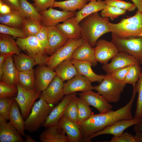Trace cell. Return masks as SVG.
I'll use <instances>...</instances> for the list:
<instances>
[{
    "mask_svg": "<svg viewBox=\"0 0 142 142\" xmlns=\"http://www.w3.org/2000/svg\"><path fill=\"white\" fill-rule=\"evenodd\" d=\"M136 94L133 93L130 100L124 106L115 111L111 110L97 114L92 113L87 119L80 123L83 137L81 142L119 121L133 119L131 110Z\"/></svg>",
    "mask_w": 142,
    "mask_h": 142,
    "instance_id": "obj_1",
    "label": "cell"
},
{
    "mask_svg": "<svg viewBox=\"0 0 142 142\" xmlns=\"http://www.w3.org/2000/svg\"><path fill=\"white\" fill-rule=\"evenodd\" d=\"M109 22L108 18L102 17L98 12L88 16L79 23L82 38L90 46L94 47L101 36L110 32Z\"/></svg>",
    "mask_w": 142,
    "mask_h": 142,
    "instance_id": "obj_2",
    "label": "cell"
},
{
    "mask_svg": "<svg viewBox=\"0 0 142 142\" xmlns=\"http://www.w3.org/2000/svg\"><path fill=\"white\" fill-rule=\"evenodd\" d=\"M110 32L121 38L142 37V13L138 11L134 16L121 19L117 23H109Z\"/></svg>",
    "mask_w": 142,
    "mask_h": 142,
    "instance_id": "obj_3",
    "label": "cell"
},
{
    "mask_svg": "<svg viewBox=\"0 0 142 142\" xmlns=\"http://www.w3.org/2000/svg\"><path fill=\"white\" fill-rule=\"evenodd\" d=\"M41 95L39 100L34 103L31 112L25 120V130L30 133L37 131L42 126L52 109Z\"/></svg>",
    "mask_w": 142,
    "mask_h": 142,
    "instance_id": "obj_4",
    "label": "cell"
},
{
    "mask_svg": "<svg viewBox=\"0 0 142 142\" xmlns=\"http://www.w3.org/2000/svg\"><path fill=\"white\" fill-rule=\"evenodd\" d=\"M127 84L124 81L117 80L106 74L102 82L94 87V89L109 103H116L119 100Z\"/></svg>",
    "mask_w": 142,
    "mask_h": 142,
    "instance_id": "obj_5",
    "label": "cell"
},
{
    "mask_svg": "<svg viewBox=\"0 0 142 142\" xmlns=\"http://www.w3.org/2000/svg\"><path fill=\"white\" fill-rule=\"evenodd\" d=\"M16 41L20 49L32 58L37 65H46L48 56L36 36L17 38Z\"/></svg>",
    "mask_w": 142,
    "mask_h": 142,
    "instance_id": "obj_6",
    "label": "cell"
},
{
    "mask_svg": "<svg viewBox=\"0 0 142 142\" xmlns=\"http://www.w3.org/2000/svg\"><path fill=\"white\" fill-rule=\"evenodd\" d=\"M84 41L82 38L69 39L64 46L53 54L47 57L46 61V65L54 70L62 62L67 59L72 58L75 50L81 45Z\"/></svg>",
    "mask_w": 142,
    "mask_h": 142,
    "instance_id": "obj_7",
    "label": "cell"
},
{
    "mask_svg": "<svg viewBox=\"0 0 142 142\" xmlns=\"http://www.w3.org/2000/svg\"><path fill=\"white\" fill-rule=\"evenodd\" d=\"M111 41L119 52L126 53L135 57L142 64V37L121 38L112 34Z\"/></svg>",
    "mask_w": 142,
    "mask_h": 142,
    "instance_id": "obj_8",
    "label": "cell"
},
{
    "mask_svg": "<svg viewBox=\"0 0 142 142\" xmlns=\"http://www.w3.org/2000/svg\"><path fill=\"white\" fill-rule=\"evenodd\" d=\"M17 87L18 93L14 98L19 106L23 119H26L29 114L35 100L41 96V91L36 88L32 90H27L19 83Z\"/></svg>",
    "mask_w": 142,
    "mask_h": 142,
    "instance_id": "obj_9",
    "label": "cell"
},
{
    "mask_svg": "<svg viewBox=\"0 0 142 142\" xmlns=\"http://www.w3.org/2000/svg\"><path fill=\"white\" fill-rule=\"evenodd\" d=\"M64 87L63 82L56 75L46 88L42 91V95L48 103L54 105L61 100L64 95Z\"/></svg>",
    "mask_w": 142,
    "mask_h": 142,
    "instance_id": "obj_10",
    "label": "cell"
},
{
    "mask_svg": "<svg viewBox=\"0 0 142 142\" xmlns=\"http://www.w3.org/2000/svg\"><path fill=\"white\" fill-rule=\"evenodd\" d=\"M95 48V55L97 62L103 64L108 63L119 52L115 45L111 42L100 39L96 43Z\"/></svg>",
    "mask_w": 142,
    "mask_h": 142,
    "instance_id": "obj_11",
    "label": "cell"
},
{
    "mask_svg": "<svg viewBox=\"0 0 142 142\" xmlns=\"http://www.w3.org/2000/svg\"><path fill=\"white\" fill-rule=\"evenodd\" d=\"M140 119L134 117L132 119L119 121L93 134L89 138L84 140L83 142H90L93 138L102 135L110 134L114 136H118L122 133L128 128L138 123Z\"/></svg>",
    "mask_w": 142,
    "mask_h": 142,
    "instance_id": "obj_12",
    "label": "cell"
},
{
    "mask_svg": "<svg viewBox=\"0 0 142 142\" xmlns=\"http://www.w3.org/2000/svg\"><path fill=\"white\" fill-rule=\"evenodd\" d=\"M137 64H139V62L134 57L126 53L119 52L111 59L109 63L103 64L102 69L106 74H110L117 69Z\"/></svg>",
    "mask_w": 142,
    "mask_h": 142,
    "instance_id": "obj_13",
    "label": "cell"
},
{
    "mask_svg": "<svg viewBox=\"0 0 142 142\" xmlns=\"http://www.w3.org/2000/svg\"><path fill=\"white\" fill-rule=\"evenodd\" d=\"M76 11H60L50 7L40 14L42 18L41 24L46 27L56 26L60 22H63L68 18L75 16Z\"/></svg>",
    "mask_w": 142,
    "mask_h": 142,
    "instance_id": "obj_14",
    "label": "cell"
},
{
    "mask_svg": "<svg viewBox=\"0 0 142 142\" xmlns=\"http://www.w3.org/2000/svg\"><path fill=\"white\" fill-rule=\"evenodd\" d=\"M91 83L85 77L78 74L64 83V95L77 92H85L94 89Z\"/></svg>",
    "mask_w": 142,
    "mask_h": 142,
    "instance_id": "obj_15",
    "label": "cell"
},
{
    "mask_svg": "<svg viewBox=\"0 0 142 142\" xmlns=\"http://www.w3.org/2000/svg\"><path fill=\"white\" fill-rule=\"evenodd\" d=\"M79 97L85 101L89 105L96 109L100 113L111 110L113 106L105 99L98 92L92 90L79 93Z\"/></svg>",
    "mask_w": 142,
    "mask_h": 142,
    "instance_id": "obj_16",
    "label": "cell"
},
{
    "mask_svg": "<svg viewBox=\"0 0 142 142\" xmlns=\"http://www.w3.org/2000/svg\"><path fill=\"white\" fill-rule=\"evenodd\" d=\"M35 88L42 91L56 76L54 70L47 65H38L34 70Z\"/></svg>",
    "mask_w": 142,
    "mask_h": 142,
    "instance_id": "obj_17",
    "label": "cell"
},
{
    "mask_svg": "<svg viewBox=\"0 0 142 142\" xmlns=\"http://www.w3.org/2000/svg\"><path fill=\"white\" fill-rule=\"evenodd\" d=\"M47 32L49 47L48 55L50 56L64 46L68 39L56 26L47 27Z\"/></svg>",
    "mask_w": 142,
    "mask_h": 142,
    "instance_id": "obj_18",
    "label": "cell"
},
{
    "mask_svg": "<svg viewBox=\"0 0 142 142\" xmlns=\"http://www.w3.org/2000/svg\"><path fill=\"white\" fill-rule=\"evenodd\" d=\"M77 94V92H74L66 95L62 101L52 109L42 126L47 128L57 124L63 115L69 102Z\"/></svg>",
    "mask_w": 142,
    "mask_h": 142,
    "instance_id": "obj_19",
    "label": "cell"
},
{
    "mask_svg": "<svg viewBox=\"0 0 142 142\" xmlns=\"http://www.w3.org/2000/svg\"><path fill=\"white\" fill-rule=\"evenodd\" d=\"M58 125L65 133L69 142H81L83 139L79 124L62 116L58 121Z\"/></svg>",
    "mask_w": 142,
    "mask_h": 142,
    "instance_id": "obj_20",
    "label": "cell"
},
{
    "mask_svg": "<svg viewBox=\"0 0 142 142\" xmlns=\"http://www.w3.org/2000/svg\"><path fill=\"white\" fill-rule=\"evenodd\" d=\"M19 72L14 65L13 55L8 56L3 64L0 82L17 86L19 82Z\"/></svg>",
    "mask_w": 142,
    "mask_h": 142,
    "instance_id": "obj_21",
    "label": "cell"
},
{
    "mask_svg": "<svg viewBox=\"0 0 142 142\" xmlns=\"http://www.w3.org/2000/svg\"><path fill=\"white\" fill-rule=\"evenodd\" d=\"M21 135L9 122L0 119V142H24Z\"/></svg>",
    "mask_w": 142,
    "mask_h": 142,
    "instance_id": "obj_22",
    "label": "cell"
},
{
    "mask_svg": "<svg viewBox=\"0 0 142 142\" xmlns=\"http://www.w3.org/2000/svg\"><path fill=\"white\" fill-rule=\"evenodd\" d=\"M56 26L68 39L82 38L81 27L76 21L75 16L68 18L62 23H59Z\"/></svg>",
    "mask_w": 142,
    "mask_h": 142,
    "instance_id": "obj_23",
    "label": "cell"
},
{
    "mask_svg": "<svg viewBox=\"0 0 142 142\" xmlns=\"http://www.w3.org/2000/svg\"><path fill=\"white\" fill-rule=\"evenodd\" d=\"M47 128L39 136L41 142H69L65 133L57 124Z\"/></svg>",
    "mask_w": 142,
    "mask_h": 142,
    "instance_id": "obj_24",
    "label": "cell"
},
{
    "mask_svg": "<svg viewBox=\"0 0 142 142\" xmlns=\"http://www.w3.org/2000/svg\"><path fill=\"white\" fill-rule=\"evenodd\" d=\"M72 61L78 73L85 77L91 82H97L100 83L104 78L105 75H98L93 71L91 68L92 65L90 62L73 58Z\"/></svg>",
    "mask_w": 142,
    "mask_h": 142,
    "instance_id": "obj_25",
    "label": "cell"
},
{
    "mask_svg": "<svg viewBox=\"0 0 142 142\" xmlns=\"http://www.w3.org/2000/svg\"><path fill=\"white\" fill-rule=\"evenodd\" d=\"M72 58L77 60L87 61L90 62L92 66L95 67L97 64L95 55V48L92 47L85 41L74 51Z\"/></svg>",
    "mask_w": 142,
    "mask_h": 142,
    "instance_id": "obj_26",
    "label": "cell"
},
{
    "mask_svg": "<svg viewBox=\"0 0 142 142\" xmlns=\"http://www.w3.org/2000/svg\"><path fill=\"white\" fill-rule=\"evenodd\" d=\"M72 59H68L62 62L54 70L56 75L63 82L69 80L78 74L72 62Z\"/></svg>",
    "mask_w": 142,
    "mask_h": 142,
    "instance_id": "obj_27",
    "label": "cell"
},
{
    "mask_svg": "<svg viewBox=\"0 0 142 142\" xmlns=\"http://www.w3.org/2000/svg\"><path fill=\"white\" fill-rule=\"evenodd\" d=\"M19 107L15 99L13 101L8 115L9 122L20 132L23 136H25L24 132L25 120L19 110Z\"/></svg>",
    "mask_w": 142,
    "mask_h": 142,
    "instance_id": "obj_28",
    "label": "cell"
},
{
    "mask_svg": "<svg viewBox=\"0 0 142 142\" xmlns=\"http://www.w3.org/2000/svg\"><path fill=\"white\" fill-rule=\"evenodd\" d=\"M26 17L25 15L19 12L12 10L8 14H0V22L9 26L22 28Z\"/></svg>",
    "mask_w": 142,
    "mask_h": 142,
    "instance_id": "obj_29",
    "label": "cell"
},
{
    "mask_svg": "<svg viewBox=\"0 0 142 142\" xmlns=\"http://www.w3.org/2000/svg\"><path fill=\"white\" fill-rule=\"evenodd\" d=\"M105 5L104 1L102 0L90 1L81 9L76 12L75 16L76 21L79 23L82 19L88 16L102 11Z\"/></svg>",
    "mask_w": 142,
    "mask_h": 142,
    "instance_id": "obj_30",
    "label": "cell"
},
{
    "mask_svg": "<svg viewBox=\"0 0 142 142\" xmlns=\"http://www.w3.org/2000/svg\"><path fill=\"white\" fill-rule=\"evenodd\" d=\"M21 52L16 41L9 35L0 34V54L9 55L19 54Z\"/></svg>",
    "mask_w": 142,
    "mask_h": 142,
    "instance_id": "obj_31",
    "label": "cell"
},
{
    "mask_svg": "<svg viewBox=\"0 0 142 142\" xmlns=\"http://www.w3.org/2000/svg\"><path fill=\"white\" fill-rule=\"evenodd\" d=\"M13 56L14 65L19 72L33 69V67L37 65L32 58L22 52Z\"/></svg>",
    "mask_w": 142,
    "mask_h": 142,
    "instance_id": "obj_32",
    "label": "cell"
},
{
    "mask_svg": "<svg viewBox=\"0 0 142 142\" xmlns=\"http://www.w3.org/2000/svg\"><path fill=\"white\" fill-rule=\"evenodd\" d=\"M86 0H67L62 1H55L52 7H59L63 11H73L80 10L86 4Z\"/></svg>",
    "mask_w": 142,
    "mask_h": 142,
    "instance_id": "obj_33",
    "label": "cell"
},
{
    "mask_svg": "<svg viewBox=\"0 0 142 142\" xmlns=\"http://www.w3.org/2000/svg\"><path fill=\"white\" fill-rule=\"evenodd\" d=\"M18 83L28 90L35 88L34 70L19 72Z\"/></svg>",
    "mask_w": 142,
    "mask_h": 142,
    "instance_id": "obj_34",
    "label": "cell"
},
{
    "mask_svg": "<svg viewBox=\"0 0 142 142\" xmlns=\"http://www.w3.org/2000/svg\"><path fill=\"white\" fill-rule=\"evenodd\" d=\"M42 26L40 23L27 17L24 21L22 29L27 37L36 36Z\"/></svg>",
    "mask_w": 142,
    "mask_h": 142,
    "instance_id": "obj_35",
    "label": "cell"
},
{
    "mask_svg": "<svg viewBox=\"0 0 142 142\" xmlns=\"http://www.w3.org/2000/svg\"><path fill=\"white\" fill-rule=\"evenodd\" d=\"M22 10L27 17L41 23L42 18L40 14L32 4L27 0H19Z\"/></svg>",
    "mask_w": 142,
    "mask_h": 142,
    "instance_id": "obj_36",
    "label": "cell"
},
{
    "mask_svg": "<svg viewBox=\"0 0 142 142\" xmlns=\"http://www.w3.org/2000/svg\"><path fill=\"white\" fill-rule=\"evenodd\" d=\"M89 106L83 99L80 97H78V124L87 119L92 114Z\"/></svg>",
    "mask_w": 142,
    "mask_h": 142,
    "instance_id": "obj_37",
    "label": "cell"
},
{
    "mask_svg": "<svg viewBox=\"0 0 142 142\" xmlns=\"http://www.w3.org/2000/svg\"><path fill=\"white\" fill-rule=\"evenodd\" d=\"M139 64L130 65L124 81L131 84L134 89L141 73L142 69Z\"/></svg>",
    "mask_w": 142,
    "mask_h": 142,
    "instance_id": "obj_38",
    "label": "cell"
},
{
    "mask_svg": "<svg viewBox=\"0 0 142 142\" xmlns=\"http://www.w3.org/2000/svg\"><path fill=\"white\" fill-rule=\"evenodd\" d=\"M78 97L74 96L67 105L63 115L70 120L77 123L78 118Z\"/></svg>",
    "mask_w": 142,
    "mask_h": 142,
    "instance_id": "obj_39",
    "label": "cell"
},
{
    "mask_svg": "<svg viewBox=\"0 0 142 142\" xmlns=\"http://www.w3.org/2000/svg\"><path fill=\"white\" fill-rule=\"evenodd\" d=\"M127 11L115 6L106 4L101 11L100 15L102 17L109 18L114 21L119 16L125 14Z\"/></svg>",
    "mask_w": 142,
    "mask_h": 142,
    "instance_id": "obj_40",
    "label": "cell"
},
{
    "mask_svg": "<svg viewBox=\"0 0 142 142\" xmlns=\"http://www.w3.org/2000/svg\"><path fill=\"white\" fill-rule=\"evenodd\" d=\"M133 91L138 93L134 118L141 119L142 117V71L135 87L133 89Z\"/></svg>",
    "mask_w": 142,
    "mask_h": 142,
    "instance_id": "obj_41",
    "label": "cell"
},
{
    "mask_svg": "<svg viewBox=\"0 0 142 142\" xmlns=\"http://www.w3.org/2000/svg\"><path fill=\"white\" fill-rule=\"evenodd\" d=\"M14 97L0 98V119L9 120V114Z\"/></svg>",
    "mask_w": 142,
    "mask_h": 142,
    "instance_id": "obj_42",
    "label": "cell"
},
{
    "mask_svg": "<svg viewBox=\"0 0 142 142\" xmlns=\"http://www.w3.org/2000/svg\"><path fill=\"white\" fill-rule=\"evenodd\" d=\"M17 86L0 82V98H9L16 97L18 93Z\"/></svg>",
    "mask_w": 142,
    "mask_h": 142,
    "instance_id": "obj_43",
    "label": "cell"
},
{
    "mask_svg": "<svg viewBox=\"0 0 142 142\" xmlns=\"http://www.w3.org/2000/svg\"><path fill=\"white\" fill-rule=\"evenodd\" d=\"M0 32L15 37H27L22 28L10 27L2 24H0Z\"/></svg>",
    "mask_w": 142,
    "mask_h": 142,
    "instance_id": "obj_44",
    "label": "cell"
},
{
    "mask_svg": "<svg viewBox=\"0 0 142 142\" xmlns=\"http://www.w3.org/2000/svg\"><path fill=\"white\" fill-rule=\"evenodd\" d=\"M104 1L106 5L115 6L129 11H134L136 8L134 3L121 0H105Z\"/></svg>",
    "mask_w": 142,
    "mask_h": 142,
    "instance_id": "obj_45",
    "label": "cell"
},
{
    "mask_svg": "<svg viewBox=\"0 0 142 142\" xmlns=\"http://www.w3.org/2000/svg\"><path fill=\"white\" fill-rule=\"evenodd\" d=\"M36 36L44 49L46 53L48 55L49 47L47 34V27L42 26Z\"/></svg>",
    "mask_w": 142,
    "mask_h": 142,
    "instance_id": "obj_46",
    "label": "cell"
},
{
    "mask_svg": "<svg viewBox=\"0 0 142 142\" xmlns=\"http://www.w3.org/2000/svg\"><path fill=\"white\" fill-rule=\"evenodd\" d=\"M34 1L32 4L40 13L49 7H52L55 0H34Z\"/></svg>",
    "mask_w": 142,
    "mask_h": 142,
    "instance_id": "obj_47",
    "label": "cell"
},
{
    "mask_svg": "<svg viewBox=\"0 0 142 142\" xmlns=\"http://www.w3.org/2000/svg\"><path fill=\"white\" fill-rule=\"evenodd\" d=\"M109 142H136L135 136L128 132H123L118 136H114Z\"/></svg>",
    "mask_w": 142,
    "mask_h": 142,
    "instance_id": "obj_48",
    "label": "cell"
},
{
    "mask_svg": "<svg viewBox=\"0 0 142 142\" xmlns=\"http://www.w3.org/2000/svg\"><path fill=\"white\" fill-rule=\"evenodd\" d=\"M130 66L117 69L109 75L117 80L124 81Z\"/></svg>",
    "mask_w": 142,
    "mask_h": 142,
    "instance_id": "obj_49",
    "label": "cell"
},
{
    "mask_svg": "<svg viewBox=\"0 0 142 142\" xmlns=\"http://www.w3.org/2000/svg\"><path fill=\"white\" fill-rule=\"evenodd\" d=\"M1 0L4 3L9 6L12 9L17 11L24 14L21 8L19 0Z\"/></svg>",
    "mask_w": 142,
    "mask_h": 142,
    "instance_id": "obj_50",
    "label": "cell"
},
{
    "mask_svg": "<svg viewBox=\"0 0 142 142\" xmlns=\"http://www.w3.org/2000/svg\"><path fill=\"white\" fill-rule=\"evenodd\" d=\"M12 8L8 5L0 0V13L1 14H5L10 13L12 10Z\"/></svg>",
    "mask_w": 142,
    "mask_h": 142,
    "instance_id": "obj_51",
    "label": "cell"
},
{
    "mask_svg": "<svg viewBox=\"0 0 142 142\" xmlns=\"http://www.w3.org/2000/svg\"><path fill=\"white\" fill-rule=\"evenodd\" d=\"M8 56V55L4 54H0V78H1L2 74V69L3 64L6 58Z\"/></svg>",
    "mask_w": 142,
    "mask_h": 142,
    "instance_id": "obj_52",
    "label": "cell"
},
{
    "mask_svg": "<svg viewBox=\"0 0 142 142\" xmlns=\"http://www.w3.org/2000/svg\"><path fill=\"white\" fill-rule=\"evenodd\" d=\"M134 125L133 128L135 132L142 131V117L141 118L139 121Z\"/></svg>",
    "mask_w": 142,
    "mask_h": 142,
    "instance_id": "obj_53",
    "label": "cell"
},
{
    "mask_svg": "<svg viewBox=\"0 0 142 142\" xmlns=\"http://www.w3.org/2000/svg\"><path fill=\"white\" fill-rule=\"evenodd\" d=\"M136 5L138 10L142 13V0H131Z\"/></svg>",
    "mask_w": 142,
    "mask_h": 142,
    "instance_id": "obj_54",
    "label": "cell"
},
{
    "mask_svg": "<svg viewBox=\"0 0 142 142\" xmlns=\"http://www.w3.org/2000/svg\"><path fill=\"white\" fill-rule=\"evenodd\" d=\"M134 136L136 142H142V131L136 132Z\"/></svg>",
    "mask_w": 142,
    "mask_h": 142,
    "instance_id": "obj_55",
    "label": "cell"
},
{
    "mask_svg": "<svg viewBox=\"0 0 142 142\" xmlns=\"http://www.w3.org/2000/svg\"><path fill=\"white\" fill-rule=\"evenodd\" d=\"M25 139L24 140V142H36V141L33 139L28 134L26 135Z\"/></svg>",
    "mask_w": 142,
    "mask_h": 142,
    "instance_id": "obj_56",
    "label": "cell"
},
{
    "mask_svg": "<svg viewBox=\"0 0 142 142\" xmlns=\"http://www.w3.org/2000/svg\"><path fill=\"white\" fill-rule=\"evenodd\" d=\"M87 1V2H88V1H90L92 0H86Z\"/></svg>",
    "mask_w": 142,
    "mask_h": 142,
    "instance_id": "obj_57",
    "label": "cell"
},
{
    "mask_svg": "<svg viewBox=\"0 0 142 142\" xmlns=\"http://www.w3.org/2000/svg\"><path fill=\"white\" fill-rule=\"evenodd\" d=\"M32 0V1H34V0Z\"/></svg>",
    "mask_w": 142,
    "mask_h": 142,
    "instance_id": "obj_58",
    "label": "cell"
}]
</instances>
